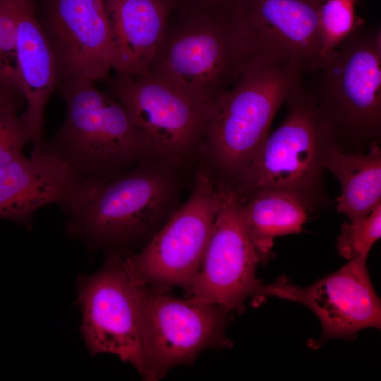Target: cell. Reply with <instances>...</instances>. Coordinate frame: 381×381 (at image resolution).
Here are the masks:
<instances>
[{
  "instance_id": "obj_24",
  "label": "cell",
  "mask_w": 381,
  "mask_h": 381,
  "mask_svg": "<svg viewBox=\"0 0 381 381\" xmlns=\"http://www.w3.org/2000/svg\"><path fill=\"white\" fill-rule=\"evenodd\" d=\"M170 2L173 7V10L175 8L191 6H202L207 4H212L222 2L225 0H167Z\"/></svg>"
},
{
  "instance_id": "obj_16",
  "label": "cell",
  "mask_w": 381,
  "mask_h": 381,
  "mask_svg": "<svg viewBox=\"0 0 381 381\" xmlns=\"http://www.w3.org/2000/svg\"><path fill=\"white\" fill-rule=\"evenodd\" d=\"M78 178L55 152L42 145L0 167V219L30 228L34 214L66 196Z\"/></svg>"
},
{
  "instance_id": "obj_17",
  "label": "cell",
  "mask_w": 381,
  "mask_h": 381,
  "mask_svg": "<svg viewBox=\"0 0 381 381\" xmlns=\"http://www.w3.org/2000/svg\"><path fill=\"white\" fill-rule=\"evenodd\" d=\"M116 52L115 71L146 75L173 7L167 0H104Z\"/></svg>"
},
{
  "instance_id": "obj_12",
  "label": "cell",
  "mask_w": 381,
  "mask_h": 381,
  "mask_svg": "<svg viewBox=\"0 0 381 381\" xmlns=\"http://www.w3.org/2000/svg\"><path fill=\"white\" fill-rule=\"evenodd\" d=\"M323 0H229L254 59L293 65L305 73L321 58L319 9Z\"/></svg>"
},
{
  "instance_id": "obj_6",
  "label": "cell",
  "mask_w": 381,
  "mask_h": 381,
  "mask_svg": "<svg viewBox=\"0 0 381 381\" xmlns=\"http://www.w3.org/2000/svg\"><path fill=\"white\" fill-rule=\"evenodd\" d=\"M309 87L338 143L363 145L381 134V30L358 28L322 59Z\"/></svg>"
},
{
  "instance_id": "obj_3",
  "label": "cell",
  "mask_w": 381,
  "mask_h": 381,
  "mask_svg": "<svg viewBox=\"0 0 381 381\" xmlns=\"http://www.w3.org/2000/svg\"><path fill=\"white\" fill-rule=\"evenodd\" d=\"M305 74L293 65L250 59L234 85L212 102L200 150L220 176L217 182L234 184Z\"/></svg>"
},
{
  "instance_id": "obj_15",
  "label": "cell",
  "mask_w": 381,
  "mask_h": 381,
  "mask_svg": "<svg viewBox=\"0 0 381 381\" xmlns=\"http://www.w3.org/2000/svg\"><path fill=\"white\" fill-rule=\"evenodd\" d=\"M16 8V74L25 108L20 119L34 150L42 144L44 114L58 87L59 73L53 49L36 14L34 0H15Z\"/></svg>"
},
{
  "instance_id": "obj_13",
  "label": "cell",
  "mask_w": 381,
  "mask_h": 381,
  "mask_svg": "<svg viewBox=\"0 0 381 381\" xmlns=\"http://www.w3.org/2000/svg\"><path fill=\"white\" fill-rule=\"evenodd\" d=\"M368 255L349 260L336 272L308 286L295 284L282 276L261 284L256 303L267 296L303 304L313 312L322 325L315 346L329 339H351L366 328H381V303L367 267Z\"/></svg>"
},
{
  "instance_id": "obj_9",
  "label": "cell",
  "mask_w": 381,
  "mask_h": 381,
  "mask_svg": "<svg viewBox=\"0 0 381 381\" xmlns=\"http://www.w3.org/2000/svg\"><path fill=\"white\" fill-rule=\"evenodd\" d=\"M219 200L215 179L208 169H199L186 202L138 253L123 254L133 281L188 289L200 270Z\"/></svg>"
},
{
  "instance_id": "obj_7",
  "label": "cell",
  "mask_w": 381,
  "mask_h": 381,
  "mask_svg": "<svg viewBox=\"0 0 381 381\" xmlns=\"http://www.w3.org/2000/svg\"><path fill=\"white\" fill-rule=\"evenodd\" d=\"M137 292L145 380L190 365L204 351L233 345L226 334L229 313L222 308L181 298L167 288L137 284Z\"/></svg>"
},
{
  "instance_id": "obj_25",
  "label": "cell",
  "mask_w": 381,
  "mask_h": 381,
  "mask_svg": "<svg viewBox=\"0 0 381 381\" xmlns=\"http://www.w3.org/2000/svg\"><path fill=\"white\" fill-rule=\"evenodd\" d=\"M356 1H357V0H356Z\"/></svg>"
},
{
  "instance_id": "obj_5",
  "label": "cell",
  "mask_w": 381,
  "mask_h": 381,
  "mask_svg": "<svg viewBox=\"0 0 381 381\" xmlns=\"http://www.w3.org/2000/svg\"><path fill=\"white\" fill-rule=\"evenodd\" d=\"M59 84L65 119L54 138L42 145L78 179L111 178L147 158L139 132L117 99L89 80L68 78Z\"/></svg>"
},
{
  "instance_id": "obj_20",
  "label": "cell",
  "mask_w": 381,
  "mask_h": 381,
  "mask_svg": "<svg viewBox=\"0 0 381 381\" xmlns=\"http://www.w3.org/2000/svg\"><path fill=\"white\" fill-rule=\"evenodd\" d=\"M22 95L0 87V167L23 156V148L31 142L20 119Z\"/></svg>"
},
{
  "instance_id": "obj_11",
  "label": "cell",
  "mask_w": 381,
  "mask_h": 381,
  "mask_svg": "<svg viewBox=\"0 0 381 381\" xmlns=\"http://www.w3.org/2000/svg\"><path fill=\"white\" fill-rule=\"evenodd\" d=\"M220 200L203 261L188 291L193 299L217 305L228 313L256 303L262 282L256 277L261 262L244 226L239 198L231 187L217 183Z\"/></svg>"
},
{
  "instance_id": "obj_21",
  "label": "cell",
  "mask_w": 381,
  "mask_h": 381,
  "mask_svg": "<svg viewBox=\"0 0 381 381\" xmlns=\"http://www.w3.org/2000/svg\"><path fill=\"white\" fill-rule=\"evenodd\" d=\"M356 0H323L322 2L319 9L320 60L365 24L356 15Z\"/></svg>"
},
{
  "instance_id": "obj_14",
  "label": "cell",
  "mask_w": 381,
  "mask_h": 381,
  "mask_svg": "<svg viewBox=\"0 0 381 381\" xmlns=\"http://www.w3.org/2000/svg\"><path fill=\"white\" fill-rule=\"evenodd\" d=\"M43 27L59 81L78 78L97 82L115 70L116 52L104 0H47Z\"/></svg>"
},
{
  "instance_id": "obj_19",
  "label": "cell",
  "mask_w": 381,
  "mask_h": 381,
  "mask_svg": "<svg viewBox=\"0 0 381 381\" xmlns=\"http://www.w3.org/2000/svg\"><path fill=\"white\" fill-rule=\"evenodd\" d=\"M325 169L339 181L337 210L350 222L362 219L381 203V150L377 141L367 153L348 152L337 145L328 154Z\"/></svg>"
},
{
  "instance_id": "obj_2",
  "label": "cell",
  "mask_w": 381,
  "mask_h": 381,
  "mask_svg": "<svg viewBox=\"0 0 381 381\" xmlns=\"http://www.w3.org/2000/svg\"><path fill=\"white\" fill-rule=\"evenodd\" d=\"M250 60L225 0L174 9L148 73L212 102L234 85Z\"/></svg>"
},
{
  "instance_id": "obj_10",
  "label": "cell",
  "mask_w": 381,
  "mask_h": 381,
  "mask_svg": "<svg viewBox=\"0 0 381 381\" xmlns=\"http://www.w3.org/2000/svg\"><path fill=\"white\" fill-rule=\"evenodd\" d=\"M81 334L92 356L111 354L142 375L144 361L137 284L127 272L123 254L107 253L96 272L77 277Z\"/></svg>"
},
{
  "instance_id": "obj_18",
  "label": "cell",
  "mask_w": 381,
  "mask_h": 381,
  "mask_svg": "<svg viewBox=\"0 0 381 381\" xmlns=\"http://www.w3.org/2000/svg\"><path fill=\"white\" fill-rule=\"evenodd\" d=\"M238 195L241 215L261 262L272 258L277 237L300 233L310 210L297 196L277 190Z\"/></svg>"
},
{
  "instance_id": "obj_23",
  "label": "cell",
  "mask_w": 381,
  "mask_h": 381,
  "mask_svg": "<svg viewBox=\"0 0 381 381\" xmlns=\"http://www.w3.org/2000/svg\"><path fill=\"white\" fill-rule=\"evenodd\" d=\"M16 44L15 0H0V87L20 92L16 74Z\"/></svg>"
},
{
  "instance_id": "obj_1",
  "label": "cell",
  "mask_w": 381,
  "mask_h": 381,
  "mask_svg": "<svg viewBox=\"0 0 381 381\" xmlns=\"http://www.w3.org/2000/svg\"><path fill=\"white\" fill-rule=\"evenodd\" d=\"M179 168L146 158L109 179H77L59 204L67 234L92 248H142L181 205Z\"/></svg>"
},
{
  "instance_id": "obj_4",
  "label": "cell",
  "mask_w": 381,
  "mask_h": 381,
  "mask_svg": "<svg viewBox=\"0 0 381 381\" xmlns=\"http://www.w3.org/2000/svg\"><path fill=\"white\" fill-rule=\"evenodd\" d=\"M286 102L285 119L269 133L231 188L239 195L260 190L285 191L300 198L312 212L322 203L326 158L339 144L303 81Z\"/></svg>"
},
{
  "instance_id": "obj_22",
  "label": "cell",
  "mask_w": 381,
  "mask_h": 381,
  "mask_svg": "<svg viewBox=\"0 0 381 381\" xmlns=\"http://www.w3.org/2000/svg\"><path fill=\"white\" fill-rule=\"evenodd\" d=\"M381 237V203L366 217L344 222L337 238V248L343 258L351 260L368 255Z\"/></svg>"
},
{
  "instance_id": "obj_8",
  "label": "cell",
  "mask_w": 381,
  "mask_h": 381,
  "mask_svg": "<svg viewBox=\"0 0 381 381\" xmlns=\"http://www.w3.org/2000/svg\"><path fill=\"white\" fill-rule=\"evenodd\" d=\"M116 73L109 94L128 112L147 158L179 169L201 148L212 102L153 74Z\"/></svg>"
}]
</instances>
